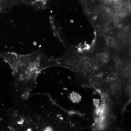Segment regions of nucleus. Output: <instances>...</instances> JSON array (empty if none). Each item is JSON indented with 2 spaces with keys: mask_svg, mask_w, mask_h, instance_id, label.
<instances>
[{
  "mask_svg": "<svg viewBox=\"0 0 131 131\" xmlns=\"http://www.w3.org/2000/svg\"><path fill=\"white\" fill-rule=\"evenodd\" d=\"M0 57L11 68L17 91L22 97L26 98L33 88L38 76L47 67L46 59L42 53L37 51L21 55L0 51Z\"/></svg>",
  "mask_w": 131,
  "mask_h": 131,
  "instance_id": "1",
  "label": "nucleus"
},
{
  "mask_svg": "<svg viewBox=\"0 0 131 131\" xmlns=\"http://www.w3.org/2000/svg\"><path fill=\"white\" fill-rule=\"evenodd\" d=\"M131 86H128L125 89V93L127 96L130 97L131 96Z\"/></svg>",
  "mask_w": 131,
  "mask_h": 131,
  "instance_id": "10",
  "label": "nucleus"
},
{
  "mask_svg": "<svg viewBox=\"0 0 131 131\" xmlns=\"http://www.w3.org/2000/svg\"><path fill=\"white\" fill-rule=\"evenodd\" d=\"M103 54L99 53L96 54L95 58H96V59L97 61H102L103 58Z\"/></svg>",
  "mask_w": 131,
  "mask_h": 131,
  "instance_id": "11",
  "label": "nucleus"
},
{
  "mask_svg": "<svg viewBox=\"0 0 131 131\" xmlns=\"http://www.w3.org/2000/svg\"><path fill=\"white\" fill-rule=\"evenodd\" d=\"M80 65V61L78 60H75L72 63V66H73V69H76L79 68Z\"/></svg>",
  "mask_w": 131,
  "mask_h": 131,
  "instance_id": "8",
  "label": "nucleus"
},
{
  "mask_svg": "<svg viewBox=\"0 0 131 131\" xmlns=\"http://www.w3.org/2000/svg\"><path fill=\"white\" fill-rule=\"evenodd\" d=\"M117 98V103L118 105H119L121 103V99H120V97H119V98Z\"/></svg>",
  "mask_w": 131,
  "mask_h": 131,
  "instance_id": "17",
  "label": "nucleus"
},
{
  "mask_svg": "<svg viewBox=\"0 0 131 131\" xmlns=\"http://www.w3.org/2000/svg\"><path fill=\"white\" fill-rule=\"evenodd\" d=\"M110 9L109 7L107 6L102 8L101 10V14L103 15H106L108 14L110 11Z\"/></svg>",
  "mask_w": 131,
  "mask_h": 131,
  "instance_id": "6",
  "label": "nucleus"
},
{
  "mask_svg": "<svg viewBox=\"0 0 131 131\" xmlns=\"http://www.w3.org/2000/svg\"><path fill=\"white\" fill-rule=\"evenodd\" d=\"M127 77H128L127 76H125V77H124L122 78V82L124 84H127V83H129V80Z\"/></svg>",
  "mask_w": 131,
  "mask_h": 131,
  "instance_id": "12",
  "label": "nucleus"
},
{
  "mask_svg": "<svg viewBox=\"0 0 131 131\" xmlns=\"http://www.w3.org/2000/svg\"><path fill=\"white\" fill-rule=\"evenodd\" d=\"M89 61V59L87 58H84L82 59L81 62L82 63H85L88 62Z\"/></svg>",
  "mask_w": 131,
  "mask_h": 131,
  "instance_id": "15",
  "label": "nucleus"
},
{
  "mask_svg": "<svg viewBox=\"0 0 131 131\" xmlns=\"http://www.w3.org/2000/svg\"><path fill=\"white\" fill-rule=\"evenodd\" d=\"M121 84V80L118 77L113 78L109 82V86L112 89L119 88Z\"/></svg>",
  "mask_w": 131,
  "mask_h": 131,
  "instance_id": "2",
  "label": "nucleus"
},
{
  "mask_svg": "<svg viewBox=\"0 0 131 131\" xmlns=\"http://www.w3.org/2000/svg\"><path fill=\"white\" fill-rule=\"evenodd\" d=\"M109 56L107 54H103V59H102V61L104 63H107L109 61Z\"/></svg>",
  "mask_w": 131,
  "mask_h": 131,
  "instance_id": "9",
  "label": "nucleus"
},
{
  "mask_svg": "<svg viewBox=\"0 0 131 131\" xmlns=\"http://www.w3.org/2000/svg\"><path fill=\"white\" fill-rule=\"evenodd\" d=\"M94 103L96 107H98V104H99V100L97 99H94Z\"/></svg>",
  "mask_w": 131,
  "mask_h": 131,
  "instance_id": "14",
  "label": "nucleus"
},
{
  "mask_svg": "<svg viewBox=\"0 0 131 131\" xmlns=\"http://www.w3.org/2000/svg\"><path fill=\"white\" fill-rule=\"evenodd\" d=\"M125 32L126 34H129L130 33V28L129 27H127L125 29Z\"/></svg>",
  "mask_w": 131,
  "mask_h": 131,
  "instance_id": "16",
  "label": "nucleus"
},
{
  "mask_svg": "<svg viewBox=\"0 0 131 131\" xmlns=\"http://www.w3.org/2000/svg\"><path fill=\"white\" fill-rule=\"evenodd\" d=\"M108 2H107L105 0H101L100 3H99V6L101 8L105 7L107 6L108 4Z\"/></svg>",
  "mask_w": 131,
  "mask_h": 131,
  "instance_id": "7",
  "label": "nucleus"
},
{
  "mask_svg": "<svg viewBox=\"0 0 131 131\" xmlns=\"http://www.w3.org/2000/svg\"><path fill=\"white\" fill-rule=\"evenodd\" d=\"M123 41L124 43L129 45L131 43V36L129 34L124 36L123 38Z\"/></svg>",
  "mask_w": 131,
  "mask_h": 131,
  "instance_id": "5",
  "label": "nucleus"
},
{
  "mask_svg": "<svg viewBox=\"0 0 131 131\" xmlns=\"http://www.w3.org/2000/svg\"><path fill=\"white\" fill-rule=\"evenodd\" d=\"M85 69L87 70H91V69H92V66H91V64L89 63H87L85 65Z\"/></svg>",
  "mask_w": 131,
  "mask_h": 131,
  "instance_id": "13",
  "label": "nucleus"
},
{
  "mask_svg": "<svg viewBox=\"0 0 131 131\" xmlns=\"http://www.w3.org/2000/svg\"><path fill=\"white\" fill-rule=\"evenodd\" d=\"M70 98L71 100L74 103H78L81 101V97L79 94L73 92L71 94Z\"/></svg>",
  "mask_w": 131,
  "mask_h": 131,
  "instance_id": "3",
  "label": "nucleus"
},
{
  "mask_svg": "<svg viewBox=\"0 0 131 131\" xmlns=\"http://www.w3.org/2000/svg\"><path fill=\"white\" fill-rule=\"evenodd\" d=\"M111 92L113 95L116 96L117 98H119L122 94V90L120 89L117 88L112 89Z\"/></svg>",
  "mask_w": 131,
  "mask_h": 131,
  "instance_id": "4",
  "label": "nucleus"
}]
</instances>
